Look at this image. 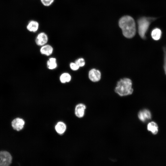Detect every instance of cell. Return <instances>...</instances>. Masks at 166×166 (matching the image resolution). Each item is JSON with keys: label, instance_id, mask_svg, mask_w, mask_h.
<instances>
[{"label": "cell", "instance_id": "d6986e66", "mask_svg": "<svg viewBox=\"0 0 166 166\" xmlns=\"http://www.w3.org/2000/svg\"><path fill=\"white\" fill-rule=\"evenodd\" d=\"M163 49L164 52L163 69L165 74L166 76V47H163Z\"/></svg>", "mask_w": 166, "mask_h": 166}, {"label": "cell", "instance_id": "277c9868", "mask_svg": "<svg viewBox=\"0 0 166 166\" xmlns=\"http://www.w3.org/2000/svg\"><path fill=\"white\" fill-rule=\"evenodd\" d=\"M12 157L10 154L7 151H0V166L10 165L12 163Z\"/></svg>", "mask_w": 166, "mask_h": 166}, {"label": "cell", "instance_id": "52a82bcc", "mask_svg": "<svg viewBox=\"0 0 166 166\" xmlns=\"http://www.w3.org/2000/svg\"><path fill=\"white\" fill-rule=\"evenodd\" d=\"M25 124V121L22 118L17 117L14 119L11 122V125L13 129L17 131L22 130L24 127Z\"/></svg>", "mask_w": 166, "mask_h": 166}, {"label": "cell", "instance_id": "7c38bea8", "mask_svg": "<svg viewBox=\"0 0 166 166\" xmlns=\"http://www.w3.org/2000/svg\"><path fill=\"white\" fill-rule=\"evenodd\" d=\"M72 77L69 73L65 72L62 73L60 76L59 80L62 83L69 82L71 80Z\"/></svg>", "mask_w": 166, "mask_h": 166}, {"label": "cell", "instance_id": "ac0fdd59", "mask_svg": "<svg viewBox=\"0 0 166 166\" xmlns=\"http://www.w3.org/2000/svg\"><path fill=\"white\" fill-rule=\"evenodd\" d=\"M80 67H83L85 65V61L84 59L82 57L79 58L77 59L75 61Z\"/></svg>", "mask_w": 166, "mask_h": 166}, {"label": "cell", "instance_id": "6da1fadb", "mask_svg": "<svg viewBox=\"0 0 166 166\" xmlns=\"http://www.w3.org/2000/svg\"><path fill=\"white\" fill-rule=\"evenodd\" d=\"M119 25L124 36L131 38L136 33L135 23L133 18L129 16H125L121 18L119 22Z\"/></svg>", "mask_w": 166, "mask_h": 166}, {"label": "cell", "instance_id": "8fae6325", "mask_svg": "<svg viewBox=\"0 0 166 166\" xmlns=\"http://www.w3.org/2000/svg\"><path fill=\"white\" fill-rule=\"evenodd\" d=\"M53 47L49 44H45L41 46L40 51L41 53L47 56L51 55L53 52Z\"/></svg>", "mask_w": 166, "mask_h": 166}, {"label": "cell", "instance_id": "30bf717a", "mask_svg": "<svg viewBox=\"0 0 166 166\" xmlns=\"http://www.w3.org/2000/svg\"><path fill=\"white\" fill-rule=\"evenodd\" d=\"M86 106L82 103H79L76 105L75 109L76 116L79 118L83 117L85 114Z\"/></svg>", "mask_w": 166, "mask_h": 166}, {"label": "cell", "instance_id": "9c48e42d", "mask_svg": "<svg viewBox=\"0 0 166 166\" xmlns=\"http://www.w3.org/2000/svg\"><path fill=\"white\" fill-rule=\"evenodd\" d=\"M39 24L37 21L31 20L30 21L26 26V28L29 31L32 33L37 32L39 29Z\"/></svg>", "mask_w": 166, "mask_h": 166}, {"label": "cell", "instance_id": "4fadbf2b", "mask_svg": "<svg viewBox=\"0 0 166 166\" xmlns=\"http://www.w3.org/2000/svg\"><path fill=\"white\" fill-rule=\"evenodd\" d=\"M66 125L62 122H59L57 123L55 126V129L56 131L59 134L63 133L66 129Z\"/></svg>", "mask_w": 166, "mask_h": 166}, {"label": "cell", "instance_id": "5b68a950", "mask_svg": "<svg viewBox=\"0 0 166 166\" xmlns=\"http://www.w3.org/2000/svg\"><path fill=\"white\" fill-rule=\"evenodd\" d=\"M49 38L47 34L44 32H42L39 33L37 35L35 42L37 45L42 46L46 44L48 42Z\"/></svg>", "mask_w": 166, "mask_h": 166}, {"label": "cell", "instance_id": "ba28073f", "mask_svg": "<svg viewBox=\"0 0 166 166\" xmlns=\"http://www.w3.org/2000/svg\"><path fill=\"white\" fill-rule=\"evenodd\" d=\"M138 116L140 120L143 122L147 121L150 120L152 117L150 112L146 109L140 110L139 112Z\"/></svg>", "mask_w": 166, "mask_h": 166}, {"label": "cell", "instance_id": "9a60e30c", "mask_svg": "<svg viewBox=\"0 0 166 166\" xmlns=\"http://www.w3.org/2000/svg\"><path fill=\"white\" fill-rule=\"evenodd\" d=\"M47 65L48 69L53 70L56 69L57 66L56 59L54 57H51L47 61Z\"/></svg>", "mask_w": 166, "mask_h": 166}, {"label": "cell", "instance_id": "5bb4252c", "mask_svg": "<svg viewBox=\"0 0 166 166\" xmlns=\"http://www.w3.org/2000/svg\"><path fill=\"white\" fill-rule=\"evenodd\" d=\"M151 35L153 40L158 41L161 38L162 32L160 29L155 28L152 31Z\"/></svg>", "mask_w": 166, "mask_h": 166}, {"label": "cell", "instance_id": "ffe728a7", "mask_svg": "<svg viewBox=\"0 0 166 166\" xmlns=\"http://www.w3.org/2000/svg\"><path fill=\"white\" fill-rule=\"evenodd\" d=\"M70 69L73 71L77 70L80 68L79 66L75 62H71L69 64Z\"/></svg>", "mask_w": 166, "mask_h": 166}, {"label": "cell", "instance_id": "7a4b0ae2", "mask_svg": "<svg viewBox=\"0 0 166 166\" xmlns=\"http://www.w3.org/2000/svg\"><path fill=\"white\" fill-rule=\"evenodd\" d=\"M131 80L127 78L121 79L117 82L115 92L121 96L131 94L133 92Z\"/></svg>", "mask_w": 166, "mask_h": 166}, {"label": "cell", "instance_id": "8992f818", "mask_svg": "<svg viewBox=\"0 0 166 166\" xmlns=\"http://www.w3.org/2000/svg\"><path fill=\"white\" fill-rule=\"evenodd\" d=\"M88 76L89 79L91 81L94 82H97L101 78V73L99 70L93 68L89 71Z\"/></svg>", "mask_w": 166, "mask_h": 166}, {"label": "cell", "instance_id": "3957f363", "mask_svg": "<svg viewBox=\"0 0 166 166\" xmlns=\"http://www.w3.org/2000/svg\"><path fill=\"white\" fill-rule=\"evenodd\" d=\"M156 19L157 18L154 17H143L138 20V33L141 38H146L145 34L151 23Z\"/></svg>", "mask_w": 166, "mask_h": 166}, {"label": "cell", "instance_id": "2e32d148", "mask_svg": "<svg viewBox=\"0 0 166 166\" xmlns=\"http://www.w3.org/2000/svg\"><path fill=\"white\" fill-rule=\"evenodd\" d=\"M148 130L154 134H156L158 132V126L154 122L149 123L147 125Z\"/></svg>", "mask_w": 166, "mask_h": 166}, {"label": "cell", "instance_id": "e0dca14e", "mask_svg": "<svg viewBox=\"0 0 166 166\" xmlns=\"http://www.w3.org/2000/svg\"><path fill=\"white\" fill-rule=\"evenodd\" d=\"M41 3L44 6H49L54 2L55 0H40Z\"/></svg>", "mask_w": 166, "mask_h": 166}]
</instances>
